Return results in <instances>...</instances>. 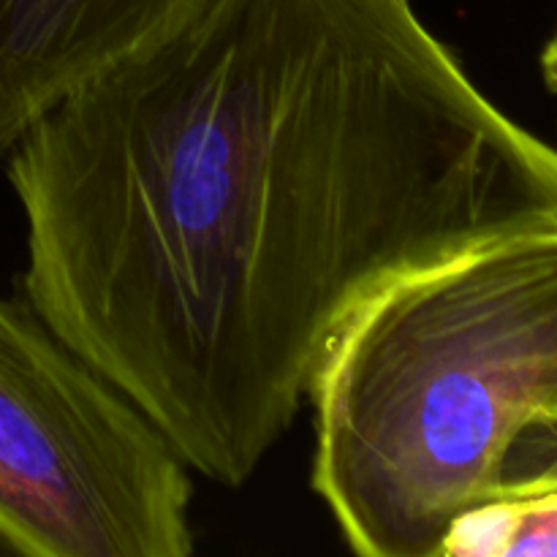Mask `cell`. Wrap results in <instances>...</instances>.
<instances>
[{
    "label": "cell",
    "mask_w": 557,
    "mask_h": 557,
    "mask_svg": "<svg viewBox=\"0 0 557 557\" xmlns=\"http://www.w3.org/2000/svg\"><path fill=\"white\" fill-rule=\"evenodd\" d=\"M22 297L243 487L370 297L557 223V147L413 0H199L5 152Z\"/></svg>",
    "instance_id": "1"
},
{
    "label": "cell",
    "mask_w": 557,
    "mask_h": 557,
    "mask_svg": "<svg viewBox=\"0 0 557 557\" xmlns=\"http://www.w3.org/2000/svg\"><path fill=\"white\" fill-rule=\"evenodd\" d=\"M310 484L348 549L441 557L557 403V223L397 277L351 315L308 395Z\"/></svg>",
    "instance_id": "2"
},
{
    "label": "cell",
    "mask_w": 557,
    "mask_h": 557,
    "mask_svg": "<svg viewBox=\"0 0 557 557\" xmlns=\"http://www.w3.org/2000/svg\"><path fill=\"white\" fill-rule=\"evenodd\" d=\"M190 468L38 310L0 297V542L27 557L194 553Z\"/></svg>",
    "instance_id": "3"
},
{
    "label": "cell",
    "mask_w": 557,
    "mask_h": 557,
    "mask_svg": "<svg viewBox=\"0 0 557 557\" xmlns=\"http://www.w3.org/2000/svg\"><path fill=\"white\" fill-rule=\"evenodd\" d=\"M199 0H0V158L65 92L166 33Z\"/></svg>",
    "instance_id": "4"
},
{
    "label": "cell",
    "mask_w": 557,
    "mask_h": 557,
    "mask_svg": "<svg viewBox=\"0 0 557 557\" xmlns=\"http://www.w3.org/2000/svg\"><path fill=\"white\" fill-rule=\"evenodd\" d=\"M441 557H557V490L473 506L451 522Z\"/></svg>",
    "instance_id": "5"
},
{
    "label": "cell",
    "mask_w": 557,
    "mask_h": 557,
    "mask_svg": "<svg viewBox=\"0 0 557 557\" xmlns=\"http://www.w3.org/2000/svg\"><path fill=\"white\" fill-rule=\"evenodd\" d=\"M553 490H557V403L533 413L525 428L517 433L500 466L493 498L553 493Z\"/></svg>",
    "instance_id": "6"
},
{
    "label": "cell",
    "mask_w": 557,
    "mask_h": 557,
    "mask_svg": "<svg viewBox=\"0 0 557 557\" xmlns=\"http://www.w3.org/2000/svg\"><path fill=\"white\" fill-rule=\"evenodd\" d=\"M542 76H544V85H547L557 96V27L542 49Z\"/></svg>",
    "instance_id": "7"
}]
</instances>
